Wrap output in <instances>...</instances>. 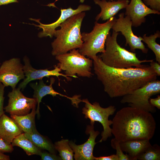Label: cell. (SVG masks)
I'll list each match as a JSON object with an SVG mask.
<instances>
[{
    "instance_id": "obj_1",
    "label": "cell",
    "mask_w": 160,
    "mask_h": 160,
    "mask_svg": "<svg viewBox=\"0 0 160 160\" xmlns=\"http://www.w3.org/2000/svg\"><path fill=\"white\" fill-rule=\"evenodd\" d=\"M92 60L94 73L102 83L104 91L111 98L130 94L157 79L156 74L150 66L118 68L105 65L98 56Z\"/></svg>"
},
{
    "instance_id": "obj_2",
    "label": "cell",
    "mask_w": 160,
    "mask_h": 160,
    "mask_svg": "<svg viewBox=\"0 0 160 160\" xmlns=\"http://www.w3.org/2000/svg\"><path fill=\"white\" fill-rule=\"evenodd\" d=\"M112 121V134L119 143L137 139L150 140L156 127L151 113L130 106L118 111Z\"/></svg>"
},
{
    "instance_id": "obj_3",
    "label": "cell",
    "mask_w": 160,
    "mask_h": 160,
    "mask_svg": "<svg viewBox=\"0 0 160 160\" xmlns=\"http://www.w3.org/2000/svg\"><path fill=\"white\" fill-rule=\"evenodd\" d=\"M85 16L84 12L75 15L62 23L59 26L60 29L55 31L53 36L56 38L51 43L52 55L66 53L81 47L83 41L80 29Z\"/></svg>"
},
{
    "instance_id": "obj_4",
    "label": "cell",
    "mask_w": 160,
    "mask_h": 160,
    "mask_svg": "<svg viewBox=\"0 0 160 160\" xmlns=\"http://www.w3.org/2000/svg\"><path fill=\"white\" fill-rule=\"evenodd\" d=\"M119 33L113 31L111 35L110 32L105 42V52L98 56L103 62L111 67L118 68H128L132 67L142 68L146 66L142 63L150 62L153 60H140L136 53L129 52L121 47L118 44L117 38Z\"/></svg>"
},
{
    "instance_id": "obj_5",
    "label": "cell",
    "mask_w": 160,
    "mask_h": 160,
    "mask_svg": "<svg viewBox=\"0 0 160 160\" xmlns=\"http://www.w3.org/2000/svg\"><path fill=\"white\" fill-rule=\"evenodd\" d=\"M116 18L113 17L103 23L96 21L91 32L81 33V39L83 42L81 47L79 49V52L92 59L97 56V53L104 52L107 36Z\"/></svg>"
},
{
    "instance_id": "obj_6",
    "label": "cell",
    "mask_w": 160,
    "mask_h": 160,
    "mask_svg": "<svg viewBox=\"0 0 160 160\" xmlns=\"http://www.w3.org/2000/svg\"><path fill=\"white\" fill-rule=\"evenodd\" d=\"M55 56L59 62L57 66L68 76L78 78L77 74L79 76L89 78L93 75L91 71L92 60L81 55L79 49H73L68 53Z\"/></svg>"
},
{
    "instance_id": "obj_7",
    "label": "cell",
    "mask_w": 160,
    "mask_h": 160,
    "mask_svg": "<svg viewBox=\"0 0 160 160\" xmlns=\"http://www.w3.org/2000/svg\"><path fill=\"white\" fill-rule=\"evenodd\" d=\"M81 102L85 103L84 107L82 109V113L85 115L86 119L90 121V124L94 125L95 121H98L102 125L103 130L102 132V138L99 142L106 140L108 138L112 136L111 128L112 121L109 120V116L115 112L116 108L114 105H110L108 107H101L99 103L95 102L90 103L87 99H84Z\"/></svg>"
},
{
    "instance_id": "obj_8",
    "label": "cell",
    "mask_w": 160,
    "mask_h": 160,
    "mask_svg": "<svg viewBox=\"0 0 160 160\" xmlns=\"http://www.w3.org/2000/svg\"><path fill=\"white\" fill-rule=\"evenodd\" d=\"M160 93V81H150L123 96L120 101L122 103L129 104V106L140 109L150 113L156 112L155 107L149 102L150 97Z\"/></svg>"
},
{
    "instance_id": "obj_9",
    "label": "cell",
    "mask_w": 160,
    "mask_h": 160,
    "mask_svg": "<svg viewBox=\"0 0 160 160\" xmlns=\"http://www.w3.org/2000/svg\"><path fill=\"white\" fill-rule=\"evenodd\" d=\"M132 26L130 19L127 16L124 17V13L122 12L119 14L118 18H116L111 29L116 32H121L125 39V46L128 45L132 52H134L136 49H139L143 53H147L148 49L142 41L143 37L134 34Z\"/></svg>"
},
{
    "instance_id": "obj_10",
    "label": "cell",
    "mask_w": 160,
    "mask_h": 160,
    "mask_svg": "<svg viewBox=\"0 0 160 160\" xmlns=\"http://www.w3.org/2000/svg\"><path fill=\"white\" fill-rule=\"evenodd\" d=\"M19 88L12 89L8 94V105L4 108L5 111L10 115L18 116L26 115L37 103L36 98L24 96Z\"/></svg>"
},
{
    "instance_id": "obj_11",
    "label": "cell",
    "mask_w": 160,
    "mask_h": 160,
    "mask_svg": "<svg viewBox=\"0 0 160 160\" xmlns=\"http://www.w3.org/2000/svg\"><path fill=\"white\" fill-rule=\"evenodd\" d=\"M23 66L19 58H14L4 62L0 67V83L13 89L25 76Z\"/></svg>"
},
{
    "instance_id": "obj_12",
    "label": "cell",
    "mask_w": 160,
    "mask_h": 160,
    "mask_svg": "<svg viewBox=\"0 0 160 160\" xmlns=\"http://www.w3.org/2000/svg\"><path fill=\"white\" fill-rule=\"evenodd\" d=\"M91 9L90 6L84 4L79 5L77 8L73 9L71 7L67 9H60L61 14L59 17L55 22L49 24H44L41 23L39 19L31 18L30 20L35 21L39 24L36 25L33 24V25L42 29V31L38 34V36L39 38L49 36L52 38L56 28L66 19L69 17L80 13L87 11H89Z\"/></svg>"
},
{
    "instance_id": "obj_13",
    "label": "cell",
    "mask_w": 160,
    "mask_h": 160,
    "mask_svg": "<svg viewBox=\"0 0 160 160\" xmlns=\"http://www.w3.org/2000/svg\"><path fill=\"white\" fill-rule=\"evenodd\" d=\"M24 65L23 70L25 78L23 81L19 85L18 87L23 90L27 85L31 81L42 79L44 77L49 78L50 76H54L57 77L59 79V76L65 77L68 81H71V79L65 74L60 73L61 70L57 66H54V69L49 70L48 69H36L33 68L31 65L29 59L26 57L23 59Z\"/></svg>"
},
{
    "instance_id": "obj_14",
    "label": "cell",
    "mask_w": 160,
    "mask_h": 160,
    "mask_svg": "<svg viewBox=\"0 0 160 160\" xmlns=\"http://www.w3.org/2000/svg\"><path fill=\"white\" fill-rule=\"evenodd\" d=\"M86 133L89 134L87 140L84 144L76 145L72 141L69 142V145L73 150L74 158L76 160H93V150L97 143L95 142L97 136L100 133L98 131L94 130V125L87 126Z\"/></svg>"
},
{
    "instance_id": "obj_15",
    "label": "cell",
    "mask_w": 160,
    "mask_h": 160,
    "mask_svg": "<svg viewBox=\"0 0 160 160\" xmlns=\"http://www.w3.org/2000/svg\"><path fill=\"white\" fill-rule=\"evenodd\" d=\"M125 15L130 19L132 26L137 27L145 22V17L150 14L159 15L160 12L153 10L142 0H131L126 7Z\"/></svg>"
},
{
    "instance_id": "obj_16",
    "label": "cell",
    "mask_w": 160,
    "mask_h": 160,
    "mask_svg": "<svg viewBox=\"0 0 160 160\" xmlns=\"http://www.w3.org/2000/svg\"><path fill=\"white\" fill-rule=\"evenodd\" d=\"M95 3L100 7V12L95 17L96 21L101 19L108 20L114 16L121 10L125 8L129 2V0L107 1L106 0H94Z\"/></svg>"
},
{
    "instance_id": "obj_17",
    "label": "cell",
    "mask_w": 160,
    "mask_h": 160,
    "mask_svg": "<svg viewBox=\"0 0 160 160\" xmlns=\"http://www.w3.org/2000/svg\"><path fill=\"white\" fill-rule=\"evenodd\" d=\"M39 83H31L30 86L34 90L33 98H36L37 102V108L36 110L37 117L40 116L39 113L40 103L41 102L42 98L47 95H52L53 97L56 96L57 95L64 97L72 100L73 97H70L55 91L53 88L52 84L54 83L55 80L52 77L50 78V84L47 85L45 84L42 79H40Z\"/></svg>"
},
{
    "instance_id": "obj_18",
    "label": "cell",
    "mask_w": 160,
    "mask_h": 160,
    "mask_svg": "<svg viewBox=\"0 0 160 160\" xmlns=\"http://www.w3.org/2000/svg\"><path fill=\"white\" fill-rule=\"evenodd\" d=\"M16 122L4 113L0 117V138L11 144L14 138L23 133Z\"/></svg>"
},
{
    "instance_id": "obj_19",
    "label": "cell",
    "mask_w": 160,
    "mask_h": 160,
    "mask_svg": "<svg viewBox=\"0 0 160 160\" xmlns=\"http://www.w3.org/2000/svg\"><path fill=\"white\" fill-rule=\"evenodd\" d=\"M149 140L137 139L120 143L122 151L125 152L132 159L137 160V158L144 150L151 145Z\"/></svg>"
},
{
    "instance_id": "obj_20",
    "label": "cell",
    "mask_w": 160,
    "mask_h": 160,
    "mask_svg": "<svg viewBox=\"0 0 160 160\" xmlns=\"http://www.w3.org/2000/svg\"><path fill=\"white\" fill-rule=\"evenodd\" d=\"M36 114V105L33 108L30 113L20 116L10 115V117L16 122L24 133H30L36 128L35 123Z\"/></svg>"
},
{
    "instance_id": "obj_21",
    "label": "cell",
    "mask_w": 160,
    "mask_h": 160,
    "mask_svg": "<svg viewBox=\"0 0 160 160\" xmlns=\"http://www.w3.org/2000/svg\"><path fill=\"white\" fill-rule=\"evenodd\" d=\"M24 134L36 147L41 150H46L50 153L55 154L56 150L54 145L39 133L36 128L31 133H24Z\"/></svg>"
},
{
    "instance_id": "obj_22",
    "label": "cell",
    "mask_w": 160,
    "mask_h": 160,
    "mask_svg": "<svg viewBox=\"0 0 160 160\" xmlns=\"http://www.w3.org/2000/svg\"><path fill=\"white\" fill-rule=\"evenodd\" d=\"M11 144L14 146H18L23 149L27 155H40L41 150L36 147L33 143L22 133L13 140Z\"/></svg>"
},
{
    "instance_id": "obj_23",
    "label": "cell",
    "mask_w": 160,
    "mask_h": 160,
    "mask_svg": "<svg viewBox=\"0 0 160 160\" xmlns=\"http://www.w3.org/2000/svg\"><path fill=\"white\" fill-rule=\"evenodd\" d=\"M54 145L62 160H73V151L69 145L68 140L62 139L55 142Z\"/></svg>"
},
{
    "instance_id": "obj_24",
    "label": "cell",
    "mask_w": 160,
    "mask_h": 160,
    "mask_svg": "<svg viewBox=\"0 0 160 160\" xmlns=\"http://www.w3.org/2000/svg\"><path fill=\"white\" fill-rule=\"evenodd\" d=\"M143 41L147 45L148 47L153 52L156 56V60L160 64V45L157 43L156 40L160 37V32L157 31L153 35L147 36L146 34L143 37Z\"/></svg>"
},
{
    "instance_id": "obj_25",
    "label": "cell",
    "mask_w": 160,
    "mask_h": 160,
    "mask_svg": "<svg viewBox=\"0 0 160 160\" xmlns=\"http://www.w3.org/2000/svg\"><path fill=\"white\" fill-rule=\"evenodd\" d=\"M137 160H160V146L157 144L151 145L139 155Z\"/></svg>"
},
{
    "instance_id": "obj_26",
    "label": "cell",
    "mask_w": 160,
    "mask_h": 160,
    "mask_svg": "<svg viewBox=\"0 0 160 160\" xmlns=\"http://www.w3.org/2000/svg\"><path fill=\"white\" fill-rule=\"evenodd\" d=\"M111 145L114 149L116 150V154L119 160H132L127 154H124L123 153L121 148L120 143L114 138L111 140Z\"/></svg>"
},
{
    "instance_id": "obj_27",
    "label": "cell",
    "mask_w": 160,
    "mask_h": 160,
    "mask_svg": "<svg viewBox=\"0 0 160 160\" xmlns=\"http://www.w3.org/2000/svg\"><path fill=\"white\" fill-rule=\"evenodd\" d=\"M144 4L151 9L160 12V0H143Z\"/></svg>"
},
{
    "instance_id": "obj_28",
    "label": "cell",
    "mask_w": 160,
    "mask_h": 160,
    "mask_svg": "<svg viewBox=\"0 0 160 160\" xmlns=\"http://www.w3.org/2000/svg\"><path fill=\"white\" fill-rule=\"evenodd\" d=\"M14 150L11 144H9L0 138V152L3 153H11Z\"/></svg>"
},
{
    "instance_id": "obj_29",
    "label": "cell",
    "mask_w": 160,
    "mask_h": 160,
    "mask_svg": "<svg viewBox=\"0 0 160 160\" xmlns=\"http://www.w3.org/2000/svg\"><path fill=\"white\" fill-rule=\"evenodd\" d=\"M41 159L42 160H62L60 157L55 154L46 152H41L40 155Z\"/></svg>"
},
{
    "instance_id": "obj_30",
    "label": "cell",
    "mask_w": 160,
    "mask_h": 160,
    "mask_svg": "<svg viewBox=\"0 0 160 160\" xmlns=\"http://www.w3.org/2000/svg\"><path fill=\"white\" fill-rule=\"evenodd\" d=\"M5 87L3 84L0 83V117L4 113V94Z\"/></svg>"
},
{
    "instance_id": "obj_31",
    "label": "cell",
    "mask_w": 160,
    "mask_h": 160,
    "mask_svg": "<svg viewBox=\"0 0 160 160\" xmlns=\"http://www.w3.org/2000/svg\"><path fill=\"white\" fill-rule=\"evenodd\" d=\"M150 63V66L154 71L157 76H160V65L158 63L154 62L153 60Z\"/></svg>"
},
{
    "instance_id": "obj_32",
    "label": "cell",
    "mask_w": 160,
    "mask_h": 160,
    "mask_svg": "<svg viewBox=\"0 0 160 160\" xmlns=\"http://www.w3.org/2000/svg\"><path fill=\"white\" fill-rule=\"evenodd\" d=\"M95 160H119L117 155L112 154L107 156H101L99 157H94Z\"/></svg>"
},
{
    "instance_id": "obj_33",
    "label": "cell",
    "mask_w": 160,
    "mask_h": 160,
    "mask_svg": "<svg viewBox=\"0 0 160 160\" xmlns=\"http://www.w3.org/2000/svg\"><path fill=\"white\" fill-rule=\"evenodd\" d=\"M149 102L150 104L154 107L157 108L158 109H160V96L158 95L156 98H150Z\"/></svg>"
},
{
    "instance_id": "obj_34",
    "label": "cell",
    "mask_w": 160,
    "mask_h": 160,
    "mask_svg": "<svg viewBox=\"0 0 160 160\" xmlns=\"http://www.w3.org/2000/svg\"><path fill=\"white\" fill-rule=\"evenodd\" d=\"M19 0H0V6L12 3H17Z\"/></svg>"
},
{
    "instance_id": "obj_35",
    "label": "cell",
    "mask_w": 160,
    "mask_h": 160,
    "mask_svg": "<svg viewBox=\"0 0 160 160\" xmlns=\"http://www.w3.org/2000/svg\"><path fill=\"white\" fill-rule=\"evenodd\" d=\"M9 156L5 155L4 153L0 152V160H9Z\"/></svg>"
},
{
    "instance_id": "obj_36",
    "label": "cell",
    "mask_w": 160,
    "mask_h": 160,
    "mask_svg": "<svg viewBox=\"0 0 160 160\" xmlns=\"http://www.w3.org/2000/svg\"><path fill=\"white\" fill-rule=\"evenodd\" d=\"M85 0H79L80 2L81 3H83L84 2Z\"/></svg>"
},
{
    "instance_id": "obj_37",
    "label": "cell",
    "mask_w": 160,
    "mask_h": 160,
    "mask_svg": "<svg viewBox=\"0 0 160 160\" xmlns=\"http://www.w3.org/2000/svg\"><path fill=\"white\" fill-rule=\"evenodd\" d=\"M58 0H56L55 1V2H54L53 3L54 4L55 3V2L56 1H58Z\"/></svg>"
},
{
    "instance_id": "obj_38",
    "label": "cell",
    "mask_w": 160,
    "mask_h": 160,
    "mask_svg": "<svg viewBox=\"0 0 160 160\" xmlns=\"http://www.w3.org/2000/svg\"><path fill=\"white\" fill-rule=\"evenodd\" d=\"M117 1H124V0H117Z\"/></svg>"
}]
</instances>
